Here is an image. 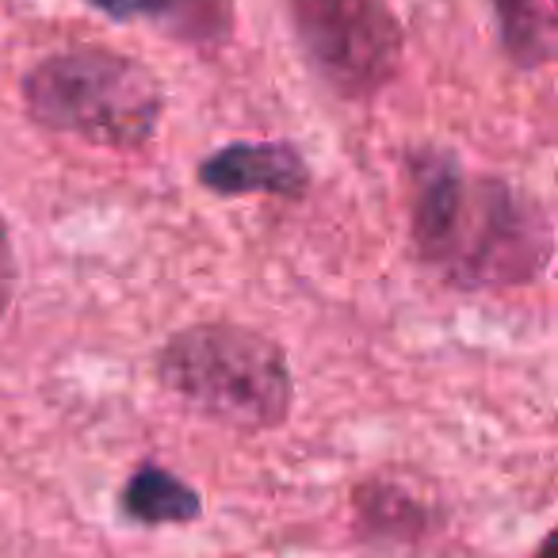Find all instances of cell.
<instances>
[{
	"instance_id": "9c48e42d",
	"label": "cell",
	"mask_w": 558,
	"mask_h": 558,
	"mask_svg": "<svg viewBox=\"0 0 558 558\" xmlns=\"http://www.w3.org/2000/svg\"><path fill=\"white\" fill-rule=\"evenodd\" d=\"M501 54L517 70H543L555 58V12L547 0H489Z\"/></svg>"
},
{
	"instance_id": "8fae6325",
	"label": "cell",
	"mask_w": 558,
	"mask_h": 558,
	"mask_svg": "<svg viewBox=\"0 0 558 558\" xmlns=\"http://www.w3.org/2000/svg\"><path fill=\"white\" fill-rule=\"evenodd\" d=\"M535 558H555V535H543V543H539V550H535Z\"/></svg>"
},
{
	"instance_id": "3957f363",
	"label": "cell",
	"mask_w": 558,
	"mask_h": 558,
	"mask_svg": "<svg viewBox=\"0 0 558 558\" xmlns=\"http://www.w3.org/2000/svg\"><path fill=\"white\" fill-rule=\"evenodd\" d=\"M20 100L43 131L116 154L146 149L165 116V85L157 73L138 58L96 43L39 58L20 81Z\"/></svg>"
},
{
	"instance_id": "6da1fadb",
	"label": "cell",
	"mask_w": 558,
	"mask_h": 558,
	"mask_svg": "<svg viewBox=\"0 0 558 558\" xmlns=\"http://www.w3.org/2000/svg\"><path fill=\"white\" fill-rule=\"evenodd\" d=\"M410 241L456 291L527 288L555 260V222L539 195L501 177H471L451 149L405 154Z\"/></svg>"
},
{
	"instance_id": "ba28073f",
	"label": "cell",
	"mask_w": 558,
	"mask_h": 558,
	"mask_svg": "<svg viewBox=\"0 0 558 558\" xmlns=\"http://www.w3.org/2000/svg\"><path fill=\"white\" fill-rule=\"evenodd\" d=\"M119 517L134 527H177L203 517V494L161 463H138L119 486Z\"/></svg>"
},
{
	"instance_id": "7a4b0ae2",
	"label": "cell",
	"mask_w": 558,
	"mask_h": 558,
	"mask_svg": "<svg viewBox=\"0 0 558 558\" xmlns=\"http://www.w3.org/2000/svg\"><path fill=\"white\" fill-rule=\"evenodd\" d=\"M157 383L210 425L271 433L295 405L291 360L276 337L238 322H195L169 337L154 360Z\"/></svg>"
},
{
	"instance_id": "8992f818",
	"label": "cell",
	"mask_w": 558,
	"mask_h": 558,
	"mask_svg": "<svg viewBox=\"0 0 558 558\" xmlns=\"http://www.w3.org/2000/svg\"><path fill=\"white\" fill-rule=\"evenodd\" d=\"M352 527L372 547H417L436 535L440 512L402 482L364 478L352 486Z\"/></svg>"
},
{
	"instance_id": "277c9868",
	"label": "cell",
	"mask_w": 558,
	"mask_h": 558,
	"mask_svg": "<svg viewBox=\"0 0 558 558\" xmlns=\"http://www.w3.org/2000/svg\"><path fill=\"white\" fill-rule=\"evenodd\" d=\"M291 27L341 100H375L402 70L405 27L387 0H291Z\"/></svg>"
},
{
	"instance_id": "5b68a950",
	"label": "cell",
	"mask_w": 558,
	"mask_h": 558,
	"mask_svg": "<svg viewBox=\"0 0 558 558\" xmlns=\"http://www.w3.org/2000/svg\"><path fill=\"white\" fill-rule=\"evenodd\" d=\"M195 180L218 199H241V195L306 199L314 172L295 142H230L203 157Z\"/></svg>"
},
{
	"instance_id": "52a82bcc",
	"label": "cell",
	"mask_w": 558,
	"mask_h": 558,
	"mask_svg": "<svg viewBox=\"0 0 558 558\" xmlns=\"http://www.w3.org/2000/svg\"><path fill=\"white\" fill-rule=\"evenodd\" d=\"M116 24H154L187 47H222L233 35V0H85Z\"/></svg>"
},
{
	"instance_id": "30bf717a",
	"label": "cell",
	"mask_w": 558,
	"mask_h": 558,
	"mask_svg": "<svg viewBox=\"0 0 558 558\" xmlns=\"http://www.w3.org/2000/svg\"><path fill=\"white\" fill-rule=\"evenodd\" d=\"M16 288H20V260H16V245H12V226L0 210V322L16 303Z\"/></svg>"
}]
</instances>
